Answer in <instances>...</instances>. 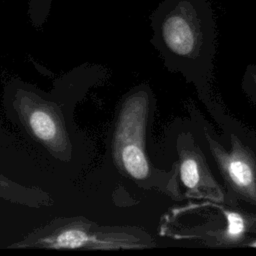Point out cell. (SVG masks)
Segmentation results:
<instances>
[{"label": "cell", "mask_w": 256, "mask_h": 256, "mask_svg": "<svg viewBox=\"0 0 256 256\" xmlns=\"http://www.w3.org/2000/svg\"><path fill=\"white\" fill-rule=\"evenodd\" d=\"M150 20L154 42L173 56L195 58L212 46L215 21L210 0H162Z\"/></svg>", "instance_id": "cell-1"}, {"label": "cell", "mask_w": 256, "mask_h": 256, "mask_svg": "<svg viewBox=\"0 0 256 256\" xmlns=\"http://www.w3.org/2000/svg\"><path fill=\"white\" fill-rule=\"evenodd\" d=\"M148 97L139 92L129 97L119 114L113 151L117 164L129 176L142 180L149 175V164L144 150Z\"/></svg>", "instance_id": "cell-2"}, {"label": "cell", "mask_w": 256, "mask_h": 256, "mask_svg": "<svg viewBox=\"0 0 256 256\" xmlns=\"http://www.w3.org/2000/svg\"><path fill=\"white\" fill-rule=\"evenodd\" d=\"M209 149L226 182L246 201L256 205V158L235 135L231 147L223 148L206 133Z\"/></svg>", "instance_id": "cell-3"}, {"label": "cell", "mask_w": 256, "mask_h": 256, "mask_svg": "<svg viewBox=\"0 0 256 256\" xmlns=\"http://www.w3.org/2000/svg\"><path fill=\"white\" fill-rule=\"evenodd\" d=\"M20 110L30 132L53 152H66L68 139L59 115L50 104L24 96Z\"/></svg>", "instance_id": "cell-4"}, {"label": "cell", "mask_w": 256, "mask_h": 256, "mask_svg": "<svg viewBox=\"0 0 256 256\" xmlns=\"http://www.w3.org/2000/svg\"><path fill=\"white\" fill-rule=\"evenodd\" d=\"M40 246L56 249H76L83 247L92 248H115V247H131L124 244L122 239L117 238H98L94 234H90L83 226H69L59 230L58 232L47 236L40 240Z\"/></svg>", "instance_id": "cell-5"}, {"label": "cell", "mask_w": 256, "mask_h": 256, "mask_svg": "<svg viewBox=\"0 0 256 256\" xmlns=\"http://www.w3.org/2000/svg\"><path fill=\"white\" fill-rule=\"evenodd\" d=\"M179 176L188 192L199 194L204 189H210L217 197L221 198V191L212 178L201 154L188 150L181 153L179 163Z\"/></svg>", "instance_id": "cell-6"}, {"label": "cell", "mask_w": 256, "mask_h": 256, "mask_svg": "<svg viewBox=\"0 0 256 256\" xmlns=\"http://www.w3.org/2000/svg\"><path fill=\"white\" fill-rule=\"evenodd\" d=\"M30 21L35 26H41L47 19L53 0H26Z\"/></svg>", "instance_id": "cell-7"}, {"label": "cell", "mask_w": 256, "mask_h": 256, "mask_svg": "<svg viewBox=\"0 0 256 256\" xmlns=\"http://www.w3.org/2000/svg\"><path fill=\"white\" fill-rule=\"evenodd\" d=\"M227 217V229L224 233V237L227 240L235 241L239 240L247 230V223L244 217L236 212H226Z\"/></svg>", "instance_id": "cell-8"}, {"label": "cell", "mask_w": 256, "mask_h": 256, "mask_svg": "<svg viewBox=\"0 0 256 256\" xmlns=\"http://www.w3.org/2000/svg\"><path fill=\"white\" fill-rule=\"evenodd\" d=\"M252 78H253V82L255 83V85H256V70L253 72V74H252Z\"/></svg>", "instance_id": "cell-9"}]
</instances>
